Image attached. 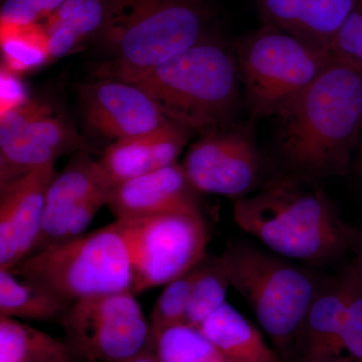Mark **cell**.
Here are the masks:
<instances>
[{
	"label": "cell",
	"mask_w": 362,
	"mask_h": 362,
	"mask_svg": "<svg viewBox=\"0 0 362 362\" xmlns=\"http://www.w3.org/2000/svg\"><path fill=\"white\" fill-rule=\"evenodd\" d=\"M87 151L84 138L47 104L30 101L0 115V185L54 164L70 152Z\"/></svg>",
	"instance_id": "8fae6325"
},
{
	"label": "cell",
	"mask_w": 362,
	"mask_h": 362,
	"mask_svg": "<svg viewBox=\"0 0 362 362\" xmlns=\"http://www.w3.org/2000/svg\"><path fill=\"white\" fill-rule=\"evenodd\" d=\"M73 305L42 286L0 270V316L37 321H59Z\"/></svg>",
	"instance_id": "44dd1931"
},
{
	"label": "cell",
	"mask_w": 362,
	"mask_h": 362,
	"mask_svg": "<svg viewBox=\"0 0 362 362\" xmlns=\"http://www.w3.org/2000/svg\"><path fill=\"white\" fill-rule=\"evenodd\" d=\"M0 44L4 59L2 66L16 75L51 62L47 35L42 23L0 25Z\"/></svg>",
	"instance_id": "603a6c76"
},
{
	"label": "cell",
	"mask_w": 362,
	"mask_h": 362,
	"mask_svg": "<svg viewBox=\"0 0 362 362\" xmlns=\"http://www.w3.org/2000/svg\"><path fill=\"white\" fill-rule=\"evenodd\" d=\"M276 118L285 173L318 183L343 177L362 131V71L334 59Z\"/></svg>",
	"instance_id": "6da1fadb"
},
{
	"label": "cell",
	"mask_w": 362,
	"mask_h": 362,
	"mask_svg": "<svg viewBox=\"0 0 362 362\" xmlns=\"http://www.w3.org/2000/svg\"><path fill=\"white\" fill-rule=\"evenodd\" d=\"M345 283L340 347L343 354L362 361V279L354 266L342 273Z\"/></svg>",
	"instance_id": "4316f807"
},
{
	"label": "cell",
	"mask_w": 362,
	"mask_h": 362,
	"mask_svg": "<svg viewBox=\"0 0 362 362\" xmlns=\"http://www.w3.org/2000/svg\"><path fill=\"white\" fill-rule=\"evenodd\" d=\"M358 0H255L259 18L307 44L325 49Z\"/></svg>",
	"instance_id": "e0dca14e"
},
{
	"label": "cell",
	"mask_w": 362,
	"mask_h": 362,
	"mask_svg": "<svg viewBox=\"0 0 362 362\" xmlns=\"http://www.w3.org/2000/svg\"><path fill=\"white\" fill-rule=\"evenodd\" d=\"M66 0H4L0 25H28L42 23Z\"/></svg>",
	"instance_id": "f1b7e54d"
},
{
	"label": "cell",
	"mask_w": 362,
	"mask_h": 362,
	"mask_svg": "<svg viewBox=\"0 0 362 362\" xmlns=\"http://www.w3.org/2000/svg\"><path fill=\"white\" fill-rule=\"evenodd\" d=\"M207 0H112L111 18L98 44L109 61L99 78L132 83L187 51L209 33Z\"/></svg>",
	"instance_id": "3957f363"
},
{
	"label": "cell",
	"mask_w": 362,
	"mask_h": 362,
	"mask_svg": "<svg viewBox=\"0 0 362 362\" xmlns=\"http://www.w3.org/2000/svg\"><path fill=\"white\" fill-rule=\"evenodd\" d=\"M112 0H66L42 21L52 59L70 56L99 42L111 18Z\"/></svg>",
	"instance_id": "d6986e66"
},
{
	"label": "cell",
	"mask_w": 362,
	"mask_h": 362,
	"mask_svg": "<svg viewBox=\"0 0 362 362\" xmlns=\"http://www.w3.org/2000/svg\"><path fill=\"white\" fill-rule=\"evenodd\" d=\"M156 352L161 362H233L199 328L187 324L156 334Z\"/></svg>",
	"instance_id": "d4e9b609"
},
{
	"label": "cell",
	"mask_w": 362,
	"mask_h": 362,
	"mask_svg": "<svg viewBox=\"0 0 362 362\" xmlns=\"http://www.w3.org/2000/svg\"><path fill=\"white\" fill-rule=\"evenodd\" d=\"M233 216L244 232L286 259L326 266L351 246L354 226L318 182L283 173L256 194L233 202Z\"/></svg>",
	"instance_id": "7a4b0ae2"
},
{
	"label": "cell",
	"mask_w": 362,
	"mask_h": 362,
	"mask_svg": "<svg viewBox=\"0 0 362 362\" xmlns=\"http://www.w3.org/2000/svg\"><path fill=\"white\" fill-rule=\"evenodd\" d=\"M221 258L230 286L246 300L274 349L287 362L322 284L307 269L247 243H228Z\"/></svg>",
	"instance_id": "8992f818"
},
{
	"label": "cell",
	"mask_w": 362,
	"mask_h": 362,
	"mask_svg": "<svg viewBox=\"0 0 362 362\" xmlns=\"http://www.w3.org/2000/svg\"><path fill=\"white\" fill-rule=\"evenodd\" d=\"M194 267L166 284L157 298L149 318L156 334L173 326L185 324L188 302L194 280Z\"/></svg>",
	"instance_id": "484cf974"
},
{
	"label": "cell",
	"mask_w": 362,
	"mask_h": 362,
	"mask_svg": "<svg viewBox=\"0 0 362 362\" xmlns=\"http://www.w3.org/2000/svg\"><path fill=\"white\" fill-rule=\"evenodd\" d=\"M117 362H161L156 350H148L136 356Z\"/></svg>",
	"instance_id": "1f68e13d"
},
{
	"label": "cell",
	"mask_w": 362,
	"mask_h": 362,
	"mask_svg": "<svg viewBox=\"0 0 362 362\" xmlns=\"http://www.w3.org/2000/svg\"><path fill=\"white\" fill-rule=\"evenodd\" d=\"M80 96L88 126L115 141L149 134L171 122L145 90L125 81L99 78L83 85Z\"/></svg>",
	"instance_id": "4fadbf2b"
},
{
	"label": "cell",
	"mask_w": 362,
	"mask_h": 362,
	"mask_svg": "<svg viewBox=\"0 0 362 362\" xmlns=\"http://www.w3.org/2000/svg\"><path fill=\"white\" fill-rule=\"evenodd\" d=\"M199 194L182 164L175 163L117 185L107 206L116 220L202 213Z\"/></svg>",
	"instance_id": "9a60e30c"
},
{
	"label": "cell",
	"mask_w": 362,
	"mask_h": 362,
	"mask_svg": "<svg viewBox=\"0 0 362 362\" xmlns=\"http://www.w3.org/2000/svg\"><path fill=\"white\" fill-rule=\"evenodd\" d=\"M113 187L89 152H77L47 190L42 232L32 255L84 235ZM30 257V256H28Z\"/></svg>",
	"instance_id": "7c38bea8"
},
{
	"label": "cell",
	"mask_w": 362,
	"mask_h": 362,
	"mask_svg": "<svg viewBox=\"0 0 362 362\" xmlns=\"http://www.w3.org/2000/svg\"><path fill=\"white\" fill-rule=\"evenodd\" d=\"M128 221L134 258V294L168 284L206 255L209 230L202 213Z\"/></svg>",
	"instance_id": "9c48e42d"
},
{
	"label": "cell",
	"mask_w": 362,
	"mask_h": 362,
	"mask_svg": "<svg viewBox=\"0 0 362 362\" xmlns=\"http://www.w3.org/2000/svg\"><path fill=\"white\" fill-rule=\"evenodd\" d=\"M18 76L2 66L1 69V114L21 106L28 101L25 88ZM0 114V115H1Z\"/></svg>",
	"instance_id": "f546056e"
},
{
	"label": "cell",
	"mask_w": 362,
	"mask_h": 362,
	"mask_svg": "<svg viewBox=\"0 0 362 362\" xmlns=\"http://www.w3.org/2000/svg\"><path fill=\"white\" fill-rule=\"evenodd\" d=\"M350 251L354 254V263L352 266L356 268L357 273L362 279V226L359 228H354Z\"/></svg>",
	"instance_id": "4dcf8cb0"
},
{
	"label": "cell",
	"mask_w": 362,
	"mask_h": 362,
	"mask_svg": "<svg viewBox=\"0 0 362 362\" xmlns=\"http://www.w3.org/2000/svg\"><path fill=\"white\" fill-rule=\"evenodd\" d=\"M0 362H78L65 341L0 316Z\"/></svg>",
	"instance_id": "7402d4cb"
},
{
	"label": "cell",
	"mask_w": 362,
	"mask_h": 362,
	"mask_svg": "<svg viewBox=\"0 0 362 362\" xmlns=\"http://www.w3.org/2000/svg\"><path fill=\"white\" fill-rule=\"evenodd\" d=\"M199 329L233 362H282L258 328L230 304L207 317Z\"/></svg>",
	"instance_id": "ffe728a7"
},
{
	"label": "cell",
	"mask_w": 362,
	"mask_h": 362,
	"mask_svg": "<svg viewBox=\"0 0 362 362\" xmlns=\"http://www.w3.org/2000/svg\"><path fill=\"white\" fill-rule=\"evenodd\" d=\"M192 131L170 122L160 129L109 145L98 160L109 185H117L177 163Z\"/></svg>",
	"instance_id": "2e32d148"
},
{
	"label": "cell",
	"mask_w": 362,
	"mask_h": 362,
	"mask_svg": "<svg viewBox=\"0 0 362 362\" xmlns=\"http://www.w3.org/2000/svg\"><path fill=\"white\" fill-rule=\"evenodd\" d=\"M182 166L199 192L235 199L247 197L258 187L263 173L254 126L232 123L202 133Z\"/></svg>",
	"instance_id": "30bf717a"
},
{
	"label": "cell",
	"mask_w": 362,
	"mask_h": 362,
	"mask_svg": "<svg viewBox=\"0 0 362 362\" xmlns=\"http://www.w3.org/2000/svg\"><path fill=\"white\" fill-rule=\"evenodd\" d=\"M9 271L71 303L111 293H133L129 221L116 220L65 244L35 252Z\"/></svg>",
	"instance_id": "5b68a950"
},
{
	"label": "cell",
	"mask_w": 362,
	"mask_h": 362,
	"mask_svg": "<svg viewBox=\"0 0 362 362\" xmlns=\"http://www.w3.org/2000/svg\"><path fill=\"white\" fill-rule=\"evenodd\" d=\"M351 168L362 180V131L361 136H359L358 142H357L356 152H354Z\"/></svg>",
	"instance_id": "d6a6232c"
},
{
	"label": "cell",
	"mask_w": 362,
	"mask_h": 362,
	"mask_svg": "<svg viewBox=\"0 0 362 362\" xmlns=\"http://www.w3.org/2000/svg\"><path fill=\"white\" fill-rule=\"evenodd\" d=\"M194 270L185 324L199 328L207 317L226 303L230 282L221 257L206 254L195 265Z\"/></svg>",
	"instance_id": "cb8c5ba5"
},
{
	"label": "cell",
	"mask_w": 362,
	"mask_h": 362,
	"mask_svg": "<svg viewBox=\"0 0 362 362\" xmlns=\"http://www.w3.org/2000/svg\"><path fill=\"white\" fill-rule=\"evenodd\" d=\"M78 362H117L156 350V334L132 292L85 298L58 321Z\"/></svg>",
	"instance_id": "ba28073f"
},
{
	"label": "cell",
	"mask_w": 362,
	"mask_h": 362,
	"mask_svg": "<svg viewBox=\"0 0 362 362\" xmlns=\"http://www.w3.org/2000/svg\"><path fill=\"white\" fill-rule=\"evenodd\" d=\"M56 175L54 164H49L1 188L0 270H11L32 254L42 232L47 190Z\"/></svg>",
	"instance_id": "5bb4252c"
},
{
	"label": "cell",
	"mask_w": 362,
	"mask_h": 362,
	"mask_svg": "<svg viewBox=\"0 0 362 362\" xmlns=\"http://www.w3.org/2000/svg\"><path fill=\"white\" fill-rule=\"evenodd\" d=\"M335 61L362 71V0H358L329 45Z\"/></svg>",
	"instance_id": "83f0119b"
},
{
	"label": "cell",
	"mask_w": 362,
	"mask_h": 362,
	"mask_svg": "<svg viewBox=\"0 0 362 362\" xmlns=\"http://www.w3.org/2000/svg\"><path fill=\"white\" fill-rule=\"evenodd\" d=\"M233 51L252 121L279 115L334 61L325 49L268 23L240 37Z\"/></svg>",
	"instance_id": "52a82bcc"
},
{
	"label": "cell",
	"mask_w": 362,
	"mask_h": 362,
	"mask_svg": "<svg viewBox=\"0 0 362 362\" xmlns=\"http://www.w3.org/2000/svg\"><path fill=\"white\" fill-rule=\"evenodd\" d=\"M132 84L169 121L201 133L233 123L243 90L235 51L211 33Z\"/></svg>",
	"instance_id": "277c9868"
},
{
	"label": "cell",
	"mask_w": 362,
	"mask_h": 362,
	"mask_svg": "<svg viewBox=\"0 0 362 362\" xmlns=\"http://www.w3.org/2000/svg\"><path fill=\"white\" fill-rule=\"evenodd\" d=\"M344 302L342 276L321 285L295 337L287 362H328L343 356L340 335Z\"/></svg>",
	"instance_id": "ac0fdd59"
},
{
	"label": "cell",
	"mask_w": 362,
	"mask_h": 362,
	"mask_svg": "<svg viewBox=\"0 0 362 362\" xmlns=\"http://www.w3.org/2000/svg\"><path fill=\"white\" fill-rule=\"evenodd\" d=\"M328 362H362V361L347 356V354H343V356H338L337 358L332 359V361Z\"/></svg>",
	"instance_id": "836d02e7"
}]
</instances>
